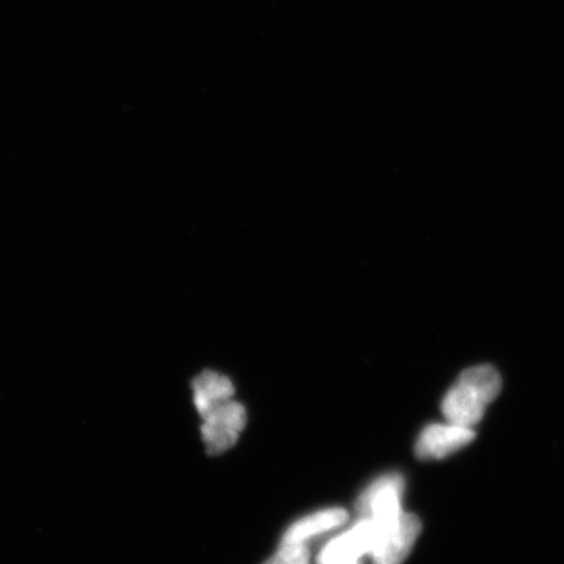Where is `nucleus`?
I'll use <instances>...</instances> for the list:
<instances>
[{"mask_svg": "<svg viewBox=\"0 0 564 564\" xmlns=\"http://www.w3.org/2000/svg\"><path fill=\"white\" fill-rule=\"evenodd\" d=\"M502 389L500 375L491 366H478L459 375L443 400L445 421L474 429L484 419L486 408Z\"/></svg>", "mask_w": 564, "mask_h": 564, "instance_id": "nucleus-1", "label": "nucleus"}, {"mask_svg": "<svg viewBox=\"0 0 564 564\" xmlns=\"http://www.w3.org/2000/svg\"><path fill=\"white\" fill-rule=\"evenodd\" d=\"M367 519L373 530L372 552H370L372 563L403 564L422 532L421 519L406 511L393 518Z\"/></svg>", "mask_w": 564, "mask_h": 564, "instance_id": "nucleus-2", "label": "nucleus"}, {"mask_svg": "<svg viewBox=\"0 0 564 564\" xmlns=\"http://www.w3.org/2000/svg\"><path fill=\"white\" fill-rule=\"evenodd\" d=\"M203 440L212 455L225 454L239 441V434L247 425V411L239 402H228L204 415Z\"/></svg>", "mask_w": 564, "mask_h": 564, "instance_id": "nucleus-3", "label": "nucleus"}, {"mask_svg": "<svg viewBox=\"0 0 564 564\" xmlns=\"http://www.w3.org/2000/svg\"><path fill=\"white\" fill-rule=\"evenodd\" d=\"M404 480L400 474H388L367 486L358 500L361 518L386 519L403 513Z\"/></svg>", "mask_w": 564, "mask_h": 564, "instance_id": "nucleus-4", "label": "nucleus"}, {"mask_svg": "<svg viewBox=\"0 0 564 564\" xmlns=\"http://www.w3.org/2000/svg\"><path fill=\"white\" fill-rule=\"evenodd\" d=\"M475 440L469 426L456 423H433L425 426L415 444V455L421 459H444Z\"/></svg>", "mask_w": 564, "mask_h": 564, "instance_id": "nucleus-5", "label": "nucleus"}, {"mask_svg": "<svg viewBox=\"0 0 564 564\" xmlns=\"http://www.w3.org/2000/svg\"><path fill=\"white\" fill-rule=\"evenodd\" d=\"M347 521L348 513L343 508H326V510L306 516L289 527L281 543L307 544L311 540L347 524Z\"/></svg>", "mask_w": 564, "mask_h": 564, "instance_id": "nucleus-6", "label": "nucleus"}, {"mask_svg": "<svg viewBox=\"0 0 564 564\" xmlns=\"http://www.w3.org/2000/svg\"><path fill=\"white\" fill-rule=\"evenodd\" d=\"M234 395V386L229 378L223 377L217 372H203L193 381V399L198 413L207 415L215 408L231 400Z\"/></svg>", "mask_w": 564, "mask_h": 564, "instance_id": "nucleus-7", "label": "nucleus"}, {"mask_svg": "<svg viewBox=\"0 0 564 564\" xmlns=\"http://www.w3.org/2000/svg\"><path fill=\"white\" fill-rule=\"evenodd\" d=\"M364 552L351 530L337 534L318 555V564H361Z\"/></svg>", "mask_w": 564, "mask_h": 564, "instance_id": "nucleus-8", "label": "nucleus"}, {"mask_svg": "<svg viewBox=\"0 0 564 564\" xmlns=\"http://www.w3.org/2000/svg\"><path fill=\"white\" fill-rule=\"evenodd\" d=\"M307 544L281 543L276 554L263 564H310Z\"/></svg>", "mask_w": 564, "mask_h": 564, "instance_id": "nucleus-9", "label": "nucleus"}]
</instances>
